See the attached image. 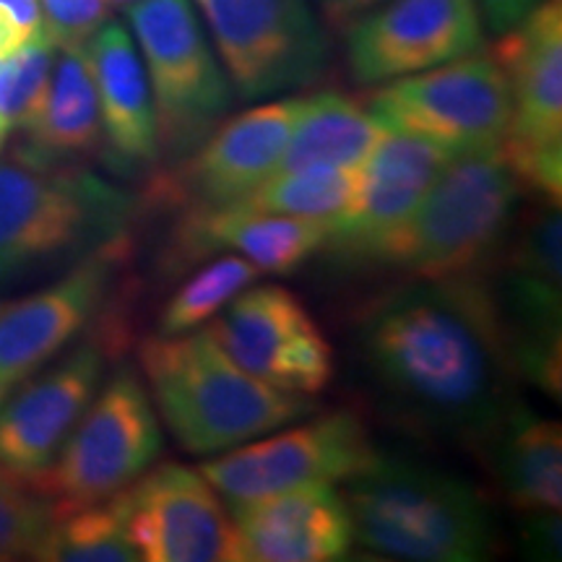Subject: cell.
<instances>
[{
    "label": "cell",
    "instance_id": "277c9868",
    "mask_svg": "<svg viewBox=\"0 0 562 562\" xmlns=\"http://www.w3.org/2000/svg\"><path fill=\"white\" fill-rule=\"evenodd\" d=\"M344 484L355 539L383 558L476 562L495 554L492 513L461 476L378 453Z\"/></svg>",
    "mask_w": 562,
    "mask_h": 562
},
{
    "label": "cell",
    "instance_id": "83f0119b",
    "mask_svg": "<svg viewBox=\"0 0 562 562\" xmlns=\"http://www.w3.org/2000/svg\"><path fill=\"white\" fill-rule=\"evenodd\" d=\"M256 266L243 256H222L203 266L191 279L182 281L178 292L167 300L159 315V334L178 336L195 331L203 323L224 311L243 290L258 279Z\"/></svg>",
    "mask_w": 562,
    "mask_h": 562
},
{
    "label": "cell",
    "instance_id": "7c38bea8",
    "mask_svg": "<svg viewBox=\"0 0 562 562\" xmlns=\"http://www.w3.org/2000/svg\"><path fill=\"white\" fill-rule=\"evenodd\" d=\"M224 355L273 389L315 396L334 378V349L297 294L248 286L206 328Z\"/></svg>",
    "mask_w": 562,
    "mask_h": 562
},
{
    "label": "cell",
    "instance_id": "7402d4cb",
    "mask_svg": "<svg viewBox=\"0 0 562 562\" xmlns=\"http://www.w3.org/2000/svg\"><path fill=\"white\" fill-rule=\"evenodd\" d=\"M331 227L245 206L188 211L178 232V258L195 261L235 250L263 273H292L328 243Z\"/></svg>",
    "mask_w": 562,
    "mask_h": 562
},
{
    "label": "cell",
    "instance_id": "e575fe53",
    "mask_svg": "<svg viewBox=\"0 0 562 562\" xmlns=\"http://www.w3.org/2000/svg\"><path fill=\"white\" fill-rule=\"evenodd\" d=\"M0 9L9 13L26 34L42 30L40 0H0Z\"/></svg>",
    "mask_w": 562,
    "mask_h": 562
},
{
    "label": "cell",
    "instance_id": "30bf717a",
    "mask_svg": "<svg viewBox=\"0 0 562 562\" xmlns=\"http://www.w3.org/2000/svg\"><path fill=\"white\" fill-rule=\"evenodd\" d=\"M224 74L243 100L311 87L328 66V40L307 0H195Z\"/></svg>",
    "mask_w": 562,
    "mask_h": 562
},
{
    "label": "cell",
    "instance_id": "74e56055",
    "mask_svg": "<svg viewBox=\"0 0 562 562\" xmlns=\"http://www.w3.org/2000/svg\"><path fill=\"white\" fill-rule=\"evenodd\" d=\"M5 136H9V133H5L3 128H0V146H3V140H5Z\"/></svg>",
    "mask_w": 562,
    "mask_h": 562
},
{
    "label": "cell",
    "instance_id": "484cf974",
    "mask_svg": "<svg viewBox=\"0 0 562 562\" xmlns=\"http://www.w3.org/2000/svg\"><path fill=\"white\" fill-rule=\"evenodd\" d=\"M357 191H360V170L305 167V170L271 175L256 191L237 201V206L323 222L336 229L355 209Z\"/></svg>",
    "mask_w": 562,
    "mask_h": 562
},
{
    "label": "cell",
    "instance_id": "ba28073f",
    "mask_svg": "<svg viewBox=\"0 0 562 562\" xmlns=\"http://www.w3.org/2000/svg\"><path fill=\"white\" fill-rule=\"evenodd\" d=\"M381 128L406 131L442 149H501L513 121L508 79L490 55H463L442 66L393 79L370 100Z\"/></svg>",
    "mask_w": 562,
    "mask_h": 562
},
{
    "label": "cell",
    "instance_id": "d4e9b609",
    "mask_svg": "<svg viewBox=\"0 0 562 562\" xmlns=\"http://www.w3.org/2000/svg\"><path fill=\"white\" fill-rule=\"evenodd\" d=\"M58 50L47 97L26 133L40 149L58 157H74L100 146V97H97L87 45L58 47Z\"/></svg>",
    "mask_w": 562,
    "mask_h": 562
},
{
    "label": "cell",
    "instance_id": "3957f363",
    "mask_svg": "<svg viewBox=\"0 0 562 562\" xmlns=\"http://www.w3.org/2000/svg\"><path fill=\"white\" fill-rule=\"evenodd\" d=\"M138 362L154 402L188 453H224L313 412L305 393L273 389L237 368L206 328L149 336Z\"/></svg>",
    "mask_w": 562,
    "mask_h": 562
},
{
    "label": "cell",
    "instance_id": "d6986e66",
    "mask_svg": "<svg viewBox=\"0 0 562 562\" xmlns=\"http://www.w3.org/2000/svg\"><path fill=\"white\" fill-rule=\"evenodd\" d=\"M508 79L513 121L503 157L562 151V0H542L492 47Z\"/></svg>",
    "mask_w": 562,
    "mask_h": 562
},
{
    "label": "cell",
    "instance_id": "7a4b0ae2",
    "mask_svg": "<svg viewBox=\"0 0 562 562\" xmlns=\"http://www.w3.org/2000/svg\"><path fill=\"white\" fill-rule=\"evenodd\" d=\"M128 193L40 146L0 159V286L125 237Z\"/></svg>",
    "mask_w": 562,
    "mask_h": 562
},
{
    "label": "cell",
    "instance_id": "f1b7e54d",
    "mask_svg": "<svg viewBox=\"0 0 562 562\" xmlns=\"http://www.w3.org/2000/svg\"><path fill=\"white\" fill-rule=\"evenodd\" d=\"M55 50L53 40L40 30L0 66V128L5 133L26 131L40 115L50 87Z\"/></svg>",
    "mask_w": 562,
    "mask_h": 562
},
{
    "label": "cell",
    "instance_id": "2e32d148",
    "mask_svg": "<svg viewBox=\"0 0 562 562\" xmlns=\"http://www.w3.org/2000/svg\"><path fill=\"white\" fill-rule=\"evenodd\" d=\"M300 100H277L245 110L216 125L180 170L167 178L161 199L188 203L191 211L222 209L256 191L277 172L290 144Z\"/></svg>",
    "mask_w": 562,
    "mask_h": 562
},
{
    "label": "cell",
    "instance_id": "9a60e30c",
    "mask_svg": "<svg viewBox=\"0 0 562 562\" xmlns=\"http://www.w3.org/2000/svg\"><path fill=\"white\" fill-rule=\"evenodd\" d=\"M128 258V237L83 256L66 277L26 297L0 302V393L37 372L108 302L115 271Z\"/></svg>",
    "mask_w": 562,
    "mask_h": 562
},
{
    "label": "cell",
    "instance_id": "4dcf8cb0",
    "mask_svg": "<svg viewBox=\"0 0 562 562\" xmlns=\"http://www.w3.org/2000/svg\"><path fill=\"white\" fill-rule=\"evenodd\" d=\"M42 32L55 47H83L110 19L108 0H40Z\"/></svg>",
    "mask_w": 562,
    "mask_h": 562
},
{
    "label": "cell",
    "instance_id": "e0dca14e",
    "mask_svg": "<svg viewBox=\"0 0 562 562\" xmlns=\"http://www.w3.org/2000/svg\"><path fill=\"white\" fill-rule=\"evenodd\" d=\"M453 157V151L414 133L383 128L375 149L360 167L355 209L331 229L326 245H334L349 261H381L385 245L409 222Z\"/></svg>",
    "mask_w": 562,
    "mask_h": 562
},
{
    "label": "cell",
    "instance_id": "8d00e7d4",
    "mask_svg": "<svg viewBox=\"0 0 562 562\" xmlns=\"http://www.w3.org/2000/svg\"><path fill=\"white\" fill-rule=\"evenodd\" d=\"M133 3H138V0H108L110 9H128Z\"/></svg>",
    "mask_w": 562,
    "mask_h": 562
},
{
    "label": "cell",
    "instance_id": "d6a6232c",
    "mask_svg": "<svg viewBox=\"0 0 562 562\" xmlns=\"http://www.w3.org/2000/svg\"><path fill=\"white\" fill-rule=\"evenodd\" d=\"M476 3H480V11L487 19L490 30L495 34H503L510 26H516L526 13L537 9L542 0H476Z\"/></svg>",
    "mask_w": 562,
    "mask_h": 562
},
{
    "label": "cell",
    "instance_id": "cb8c5ba5",
    "mask_svg": "<svg viewBox=\"0 0 562 562\" xmlns=\"http://www.w3.org/2000/svg\"><path fill=\"white\" fill-rule=\"evenodd\" d=\"M381 136L383 128L360 102L341 91H318L300 100L297 121L277 172L305 167L360 170Z\"/></svg>",
    "mask_w": 562,
    "mask_h": 562
},
{
    "label": "cell",
    "instance_id": "ffe728a7",
    "mask_svg": "<svg viewBox=\"0 0 562 562\" xmlns=\"http://www.w3.org/2000/svg\"><path fill=\"white\" fill-rule=\"evenodd\" d=\"M240 562H331L347 558L355 531L334 484L302 487L232 508Z\"/></svg>",
    "mask_w": 562,
    "mask_h": 562
},
{
    "label": "cell",
    "instance_id": "f546056e",
    "mask_svg": "<svg viewBox=\"0 0 562 562\" xmlns=\"http://www.w3.org/2000/svg\"><path fill=\"white\" fill-rule=\"evenodd\" d=\"M55 508L30 482L0 469V562L37 554Z\"/></svg>",
    "mask_w": 562,
    "mask_h": 562
},
{
    "label": "cell",
    "instance_id": "4316f807",
    "mask_svg": "<svg viewBox=\"0 0 562 562\" xmlns=\"http://www.w3.org/2000/svg\"><path fill=\"white\" fill-rule=\"evenodd\" d=\"M34 560L50 562H133L140 560L125 529L123 492L83 508L55 513Z\"/></svg>",
    "mask_w": 562,
    "mask_h": 562
},
{
    "label": "cell",
    "instance_id": "1f68e13d",
    "mask_svg": "<svg viewBox=\"0 0 562 562\" xmlns=\"http://www.w3.org/2000/svg\"><path fill=\"white\" fill-rule=\"evenodd\" d=\"M524 550L537 560L560 558V513H539L524 524Z\"/></svg>",
    "mask_w": 562,
    "mask_h": 562
},
{
    "label": "cell",
    "instance_id": "8fae6325",
    "mask_svg": "<svg viewBox=\"0 0 562 562\" xmlns=\"http://www.w3.org/2000/svg\"><path fill=\"white\" fill-rule=\"evenodd\" d=\"M378 459L368 430L351 412H334L271 438L232 448L199 472L232 508L302 487L339 484Z\"/></svg>",
    "mask_w": 562,
    "mask_h": 562
},
{
    "label": "cell",
    "instance_id": "603a6c76",
    "mask_svg": "<svg viewBox=\"0 0 562 562\" xmlns=\"http://www.w3.org/2000/svg\"><path fill=\"white\" fill-rule=\"evenodd\" d=\"M495 472L518 513H560L562 508V430L558 422L521 409L508 412L495 435Z\"/></svg>",
    "mask_w": 562,
    "mask_h": 562
},
{
    "label": "cell",
    "instance_id": "ac0fdd59",
    "mask_svg": "<svg viewBox=\"0 0 562 562\" xmlns=\"http://www.w3.org/2000/svg\"><path fill=\"white\" fill-rule=\"evenodd\" d=\"M104 355L83 344L0 404V469L32 482L60 453L63 442L100 391Z\"/></svg>",
    "mask_w": 562,
    "mask_h": 562
},
{
    "label": "cell",
    "instance_id": "836d02e7",
    "mask_svg": "<svg viewBox=\"0 0 562 562\" xmlns=\"http://www.w3.org/2000/svg\"><path fill=\"white\" fill-rule=\"evenodd\" d=\"M323 21L336 32H344L351 21H357L364 13L385 3V0H315Z\"/></svg>",
    "mask_w": 562,
    "mask_h": 562
},
{
    "label": "cell",
    "instance_id": "f35d334b",
    "mask_svg": "<svg viewBox=\"0 0 562 562\" xmlns=\"http://www.w3.org/2000/svg\"><path fill=\"white\" fill-rule=\"evenodd\" d=\"M3 398H5V396H3V393H0V404H3Z\"/></svg>",
    "mask_w": 562,
    "mask_h": 562
},
{
    "label": "cell",
    "instance_id": "44dd1931",
    "mask_svg": "<svg viewBox=\"0 0 562 562\" xmlns=\"http://www.w3.org/2000/svg\"><path fill=\"white\" fill-rule=\"evenodd\" d=\"M87 53L110 167L123 175L151 170L161 157L157 112L136 42L121 21L108 19L87 42Z\"/></svg>",
    "mask_w": 562,
    "mask_h": 562
},
{
    "label": "cell",
    "instance_id": "6da1fadb",
    "mask_svg": "<svg viewBox=\"0 0 562 562\" xmlns=\"http://www.w3.org/2000/svg\"><path fill=\"white\" fill-rule=\"evenodd\" d=\"M357 349L383 402L425 430L487 440L513 409L516 368L484 277L389 294L364 313Z\"/></svg>",
    "mask_w": 562,
    "mask_h": 562
},
{
    "label": "cell",
    "instance_id": "5b68a950",
    "mask_svg": "<svg viewBox=\"0 0 562 562\" xmlns=\"http://www.w3.org/2000/svg\"><path fill=\"white\" fill-rule=\"evenodd\" d=\"M521 195L501 149L456 154L378 263L422 281L484 277L508 240Z\"/></svg>",
    "mask_w": 562,
    "mask_h": 562
},
{
    "label": "cell",
    "instance_id": "52a82bcc",
    "mask_svg": "<svg viewBox=\"0 0 562 562\" xmlns=\"http://www.w3.org/2000/svg\"><path fill=\"white\" fill-rule=\"evenodd\" d=\"M161 453L151 398L131 370L110 378L63 442L60 453L30 482L55 513L83 508L128 490Z\"/></svg>",
    "mask_w": 562,
    "mask_h": 562
},
{
    "label": "cell",
    "instance_id": "4fadbf2b",
    "mask_svg": "<svg viewBox=\"0 0 562 562\" xmlns=\"http://www.w3.org/2000/svg\"><path fill=\"white\" fill-rule=\"evenodd\" d=\"M347 58L360 83H383L480 53L476 0H385L347 26Z\"/></svg>",
    "mask_w": 562,
    "mask_h": 562
},
{
    "label": "cell",
    "instance_id": "8992f818",
    "mask_svg": "<svg viewBox=\"0 0 562 562\" xmlns=\"http://www.w3.org/2000/svg\"><path fill=\"white\" fill-rule=\"evenodd\" d=\"M125 11L149 76L159 151L188 159L227 115L232 83L191 0H138Z\"/></svg>",
    "mask_w": 562,
    "mask_h": 562
},
{
    "label": "cell",
    "instance_id": "5bb4252c",
    "mask_svg": "<svg viewBox=\"0 0 562 562\" xmlns=\"http://www.w3.org/2000/svg\"><path fill=\"white\" fill-rule=\"evenodd\" d=\"M125 497V529L146 562H237V533L220 492L180 463L149 469Z\"/></svg>",
    "mask_w": 562,
    "mask_h": 562
},
{
    "label": "cell",
    "instance_id": "9c48e42d",
    "mask_svg": "<svg viewBox=\"0 0 562 562\" xmlns=\"http://www.w3.org/2000/svg\"><path fill=\"white\" fill-rule=\"evenodd\" d=\"M560 240V206L542 201L505 240L495 284L484 281L516 375L554 398H560L562 383Z\"/></svg>",
    "mask_w": 562,
    "mask_h": 562
},
{
    "label": "cell",
    "instance_id": "d590c367",
    "mask_svg": "<svg viewBox=\"0 0 562 562\" xmlns=\"http://www.w3.org/2000/svg\"><path fill=\"white\" fill-rule=\"evenodd\" d=\"M30 37H32V34H26L16 24V21L9 16V13L0 9V60H5L9 55L16 53L19 47L24 45V42Z\"/></svg>",
    "mask_w": 562,
    "mask_h": 562
}]
</instances>
